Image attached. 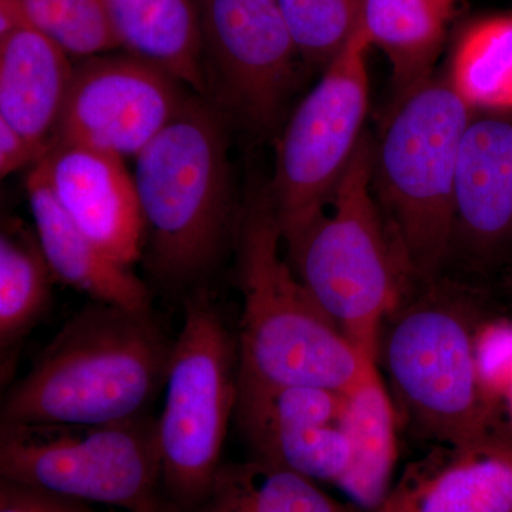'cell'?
I'll list each match as a JSON object with an SVG mask.
<instances>
[{
	"label": "cell",
	"instance_id": "1",
	"mask_svg": "<svg viewBox=\"0 0 512 512\" xmlns=\"http://www.w3.org/2000/svg\"><path fill=\"white\" fill-rule=\"evenodd\" d=\"M173 343L150 313L92 302L3 396L0 426H101L146 414Z\"/></svg>",
	"mask_w": 512,
	"mask_h": 512
},
{
	"label": "cell",
	"instance_id": "2",
	"mask_svg": "<svg viewBox=\"0 0 512 512\" xmlns=\"http://www.w3.org/2000/svg\"><path fill=\"white\" fill-rule=\"evenodd\" d=\"M239 380L348 393L377 360L359 352L295 274L269 191L238 218Z\"/></svg>",
	"mask_w": 512,
	"mask_h": 512
},
{
	"label": "cell",
	"instance_id": "3",
	"mask_svg": "<svg viewBox=\"0 0 512 512\" xmlns=\"http://www.w3.org/2000/svg\"><path fill=\"white\" fill-rule=\"evenodd\" d=\"M473 113L446 69L394 101L373 143V194L414 284L437 279L453 251L458 151Z\"/></svg>",
	"mask_w": 512,
	"mask_h": 512
},
{
	"label": "cell",
	"instance_id": "4",
	"mask_svg": "<svg viewBox=\"0 0 512 512\" xmlns=\"http://www.w3.org/2000/svg\"><path fill=\"white\" fill-rule=\"evenodd\" d=\"M134 181L151 275L177 288L207 275L238 227L221 117L188 97L136 157Z\"/></svg>",
	"mask_w": 512,
	"mask_h": 512
},
{
	"label": "cell",
	"instance_id": "5",
	"mask_svg": "<svg viewBox=\"0 0 512 512\" xmlns=\"http://www.w3.org/2000/svg\"><path fill=\"white\" fill-rule=\"evenodd\" d=\"M410 288L384 322L377 348L390 394L424 436L463 444L494 434L498 404L481 376V315L439 278Z\"/></svg>",
	"mask_w": 512,
	"mask_h": 512
},
{
	"label": "cell",
	"instance_id": "6",
	"mask_svg": "<svg viewBox=\"0 0 512 512\" xmlns=\"http://www.w3.org/2000/svg\"><path fill=\"white\" fill-rule=\"evenodd\" d=\"M373 141L365 134L326 207L282 235L302 284L362 355L377 360L380 333L414 285L373 194Z\"/></svg>",
	"mask_w": 512,
	"mask_h": 512
},
{
	"label": "cell",
	"instance_id": "7",
	"mask_svg": "<svg viewBox=\"0 0 512 512\" xmlns=\"http://www.w3.org/2000/svg\"><path fill=\"white\" fill-rule=\"evenodd\" d=\"M238 340L204 293L185 301L157 419L165 512H194L222 466L239 387Z\"/></svg>",
	"mask_w": 512,
	"mask_h": 512
},
{
	"label": "cell",
	"instance_id": "8",
	"mask_svg": "<svg viewBox=\"0 0 512 512\" xmlns=\"http://www.w3.org/2000/svg\"><path fill=\"white\" fill-rule=\"evenodd\" d=\"M0 476L126 512H165L157 420L101 426H0Z\"/></svg>",
	"mask_w": 512,
	"mask_h": 512
},
{
	"label": "cell",
	"instance_id": "9",
	"mask_svg": "<svg viewBox=\"0 0 512 512\" xmlns=\"http://www.w3.org/2000/svg\"><path fill=\"white\" fill-rule=\"evenodd\" d=\"M370 47L359 23L285 127L268 188L281 235L326 210L365 136Z\"/></svg>",
	"mask_w": 512,
	"mask_h": 512
},
{
	"label": "cell",
	"instance_id": "10",
	"mask_svg": "<svg viewBox=\"0 0 512 512\" xmlns=\"http://www.w3.org/2000/svg\"><path fill=\"white\" fill-rule=\"evenodd\" d=\"M180 84L134 55L89 57L74 69L52 141L137 157L187 100Z\"/></svg>",
	"mask_w": 512,
	"mask_h": 512
},
{
	"label": "cell",
	"instance_id": "11",
	"mask_svg": "<svg viewBox=\"0 0 512 512\" xmlns=\"http://www.w3.org/2000/svg\"><path fill=\"white\" fill-rule=\"evenodd\" d=\"M202 37L222 96L248 124L274 126L298 47L278 0H202Z\"/></svg>",
	"mask_w": 512,
	"mask_h": 512
},
{
	"label": "cell",
	"instance_id": "12",
	"mask_svg": "<svg viewBox=\"0 0 512 512\" xmlns=\"http://www.w3.org/2000/svg\"><path fill=\"white\" fill-rule=\"evenodd\" d=\"M346 400L320 387L239 380L235 420L252 457L338 487L352 456Z\"/></svg>",
	"mask_w": 512,
	"mask_h": 512
},
{
	"label": "cell",
	"instance_id": "13",
	"mask_svg": "<svg viewBox=\"0 0 512 512\" xmlns=\"http://www.w3.org/2000/svg\"><path fill=\"white\" fill-rule=\"evenodd\" d=\"M33 168L60 207L106 254L126 266L140 259L146 227L136 181L123 158L52 141Z\"/></svg>",
	"mask_w": 512,
	"mask_h": 512
},
{
	"label": "cell",
	"instance_id": "14",
	"mask_svg": "<svg viewBox=\"0 0 512 512\" xmlns=\"http://www.w3.org/2000/svg\"><path fill=\"white\" fill-rule=\"evenodd\" d=\"M454 248L491 262L512 248V110L474 109L458 151Z\"/></svg>",
	"mask_w": 512,
	"mask_h": 512
},
{
	"label": "cell",
	"instance_id": "15",
	"mask_svg": "<svg viewBox=\"0 0 512 512\" xmlns=\"http://www.w3.org/2000/svg\"><path fill=\"white\" fill-rule=\"evenodd\" d=\"M375 512H512V439L440 444L404 470Z\"/></svg>",
	"mask_w": 512,
	"mask_h": 512
},
{
	"label": "cell",
	"instance_id": "16",
	"mask_svg": "<svg viewBox=\"0 0 512 512\" xmlns=\"http://www.w3.org/2000/svg\"><path fill=\"white\" fill-rule=\"evenodd\" d=\"M26 190L37 241L56 279L86 293L93 302L150 313V293L144 282L77 227L35 168Z\"/></svg>",
	"mask_w": 512,
	"mask_h": 512
},
{
	"label": "cell",
	"instance_id": "17",
	"mask_svg": "<svg viewBox=\"0 0 512 512\" xmlns=\"http://www.w3.org/2000/svg\"><path fill=\"white\" fill-rule=\"evenodd\" d=\"M73 72L69 55L30 23L0 37V119L49 148Z\"/></svg>",
	"mask_w": 512,
	"mask_h": 512
},
{
	"label": "cell",
	"instance_id": "18",
	"mask_svg": "<svg viewBox=\"0 0 512 512\" xmlns=\"http://www.w3.org/2000/svg\"><path fill=\"white\" fill-rule=\"evenodd\" d=\"M111 25L131 55L156 64L195 92H207L202 26L192 0H103Z\"/></svg>",
	"mask_w": 512,
	"mask_h": 512
},
{
	"label": "cell",
	"instance_id": "19",
	"mask_svg": "<svg viewBox=\"0 0 512 512\" xmlns=\"http://www.w3.org/2000/svg\"><path fill=\"white\" fill-rule=\"evenodd\" d=\"M350 464L338 487L353 505L375 512L392 490L397 460L396 409L375 363L346 400Z\"/></svg>",
	"mask_w": 512,
	"mask_h": 512
},
{
	"label": "cell",
	"instance_id": "20",
	"mask_svg": "<svg viewBox=\"0 0 512 512\" xmlns=\"http://www.w3.org/2000/svg\"><path fill=\"white\" fill-rule=\"evenodd\" d=\"M454 10L434 0H365L362 28L393 72L394 101L433 74Z\"/></svg>",
	"mask_w": 512,
	"mask_h": 512
},
{
	"label": "cell",
	"instance_id": "21",
	"mask_svg": "<svg viewBox=\"0 0 512 512\" xmlns=\"http://www.w3.org/2000/svg\"><path fill=\"white\" fill-rule=\"evenodd\" d=\"M194 512H365L340 503L316 481L252 457L222 464Z\"/></svg>",
	"mask_w": 512,
	"mask_h": 512
},
{
	"label": "cell",
	"instance_id": "22",
	"mask_svg": "<svg viewBox=\"0 0 512 512\" xmlns=\"http://www.w3.org/2000/svg\"><path fill=\"white\" fill-rule=\"evenodd\" d=\"M52 271L39 241L19 229L0 237V352L8 372L10 356L35 328L50 301Z\"/></svg>",
	"mask_w": 512,
	"mask_h": 512
},
{
	"label": "cell",
	"instance_id": "23",
	"mask_svg": "<svg viewBox=\"0 0 512 512\" xmlns=\"http://www.w3.org/2000/svg\"><path fill=\"white\" fill-rule=\"evenodd\" d=\"M447 70L474 109L512 110V15L471 23Z\"/></svg>",
	"mask_w": 512,
	"mask_h": 512
},
{
	"label": "cell",
	"instance_id": "24",
	"mask_svg": "<svg viewBox=\"0 0 512 512\" xmlns=\"http://www.w3.org/2000/svg\"><path fill=\"white\" fill-rule=\"evenodd\" d=\"M30 25L67 55L94 57L119 47L103 0H22Z\"/></svg>",
	"mask_w": 512,
	"mask_h": 512
},
{
	"label": "cell",
	"instance_id": "25",
	"mask_svg": "<svg viewBox=\"0 0 512 512\" xmlns=\"http://www.w3.org/2000/svg\"><path fill=\"white\" fill-rule=\"evenodd\" d=\"M365 0H278L299 55L328 64L353 35Z\"/></svg>",
	"mask_w": 512,
	"mask_h": 512
},
{
	"label": "cell",
	"instance_id": "26",
	"mask_svg": "<svg viewBox=\"0 0 512 512\" xmlns=\"http://www.w3.org/2000/svg\"><path fill=\"white\" fill-rule=\"evenodd\" d=\"M478 362L488 393L498 404L504 402L512 389V323L481 325Z\"/></svg>",
	"mask_w": 512,
	"mask_h": 512
},
{
	"label": "cell",
	"instance_id": "27",
	"mask_svg": "<svg viewBox=\"0 0 512 512\" xmlns=\"http://www.w3.org/2000/svg\"><path fill=\"white\" fill-rule=\"evenodd\" d=\"M0 512H94L89 504L70 500L13 481L0 480Z\"/></svg>",
	"mask_w": 512,
	"mask_h": 512
},
{
	"label": "cell",
	"instance_id": "28",
	"mask_svg": "<svg viewBox=\"0 0 512 512\" xmlns=\"http://www.w3.org/2000/svg\"><path fill=\"white\" fill-rule=\"evenodd\" d=\"M47 148L37 146L20 134L5 120L0 119V175L2 178L15 173L30 163H37Z\"/></svg>",
	"mask_w": 512,
	"mask_h": 512
},
{
	"label": "cell",
	"instance_id": "29",
	"mask_svg": "<svg viewBox=\"0 0 512 512\" xmlns=\"http://www.w3.org/2000/svg\"><path fill=\"white\" fill-rule=\"evenodd\" d=\"M29 23L22 0H0V37Z\"/></svg>",
	"mask_w": 512,
	"mask_h": 512
},
{
	"label": "cell",
	"instance_id": "30",
	"mask_svg": "<svg viewBox=\"0 0 512 512\" xmlns=\"http://www.w3.org/2000/svg\"><path fill=\"white\" fill-rule=\"evenodd\" d=\"M434 2L440 3V5L447 6V8L457 10L461 0H434Z\"/></svg>",
	"mask_w": 512,
	"mask_h": 512
},
{
	"label": "cell",
	"instance_id": "31",
	"mask_svg": "<svg viewBox=\"0 0 512 512\" xmlns=\"http://www.w3.org/2000/svg\"><path fill=\"white\" fill-rule=\"evenodd\" d=\"M504 402L507 403L508 412H510L511 420H512V389L508 392L507 396H505Z\"/></svg>",
	"mask_w": 512,
	"mask_h": 512
},
{
	"label": "cell",
	"instance_id": "32",
	"mask_svg": "<svg viewBox=\"0 0 512 512\" xmlns=\"http://www.w3.org/2000/svg\"><path fill=\"white\" fill-rule=\"evenodd\" d=\"M202 2V0H200V3Z\"/></svg>",
	"mask_w": 512,
	"mask_h": 512
}]
</instances>
